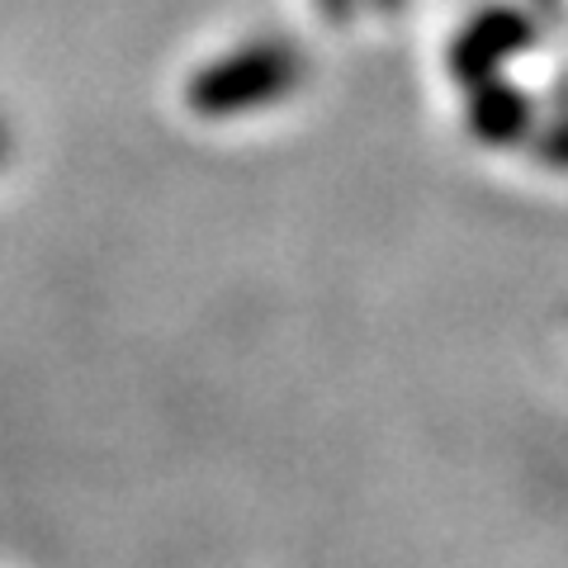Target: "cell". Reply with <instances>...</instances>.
Returning a JSON list of instances; mask_svg holds the SVG:
<instances>
[{
    "instance_id": "52a82bcc",
    "label": "cell",
    "mask_w": 568,
    "mask_h": 568,
    "mask_svg": "<svg viewBox=\"0 0 568 568\" xmlns=\"http://www.w3.org/2000/svg\"><path fill=\"white\" fill-rule=\"evenodd\" d=\"M545 6H555V0H545Z\"/></svg>"
},
{
    "instance_id": "3957f363",
    "label": "cell",
    "mask_w": 568,
    "mask_h": 568,
    "mask_svg": "<svg viewBox=\"0 0 568 568\" xmlns=\"http://www.w3.org/2000/svg\"><path fill=\"white\" fill-rule=\"evenodd\" d=\"M530 123V104L503 81H484L474 85L469 100V129L478 142H517Z\"/></svg>"
},
{
    "instance_id": "5b68a950",
    "label": "cell",
    "mask_w": 568,
    "mask_h": 568,
    "mask_svg": "<svg viewBox=\"0 0 568 568\" xmlns=\"http://www.w3.org/2000/svg\"><path fill=\"white\" fill-rule=\"evenodd\" d=\"M6 156H10V123L0 119V166H6Z\"/></svg>"
},
{
    "instance_id": "7a4b0ae2",
    "label": "cell",
    "mask_w": 568,
    "mask_h": 568,
    "mask_svg": "<svg viewBox=\"0 0 568 568\" xmlns=\"http://www.w3.org/2000/svg\"><path fill=\"white\" fill-rule=\"evenodd\" d=\"M530 43V20L521 10H484L478 20L455 39V52H450V67L459 81L469 85H484L497 77L511 52H521Z\"/></svg>"
},
{
    "instance_id": "277c9868",
    "label": "cell",
    "mask_w": 568,
    "mask_h": 568,
    "mask_svg": "<svg viewBox=\"0 0 568 568\" xmlns=\"http://www.w3.org/2000/svg\"><path fill=\"white\" fill-rule=\"evenodd\" d=\"M327 20H351V0H317Z\"/></svg>"
},
{
    "instance_id": "8992f818",
    "label": "cell",
    "mask_w": 568,
    "mask_h": 568,
    "mask_svg": "<svg viewBox=\"0 0 568 568\" xmlns=\"http://www.w3.org/2000/svg\"><path fill=\"white\" fill-rule=\"evenodd\" d=\"M375 6H384V10H394V6H398V0H375Z\"/></svg>"
},
{
    "instance_id": "6da1fadb",
    "label": "cell",
    "mask_w": 568,
    "mask_h": 568,
    "mask_svg": "<svg viewBox=\"0 0 568 568\" xmlns=\"http://www.w3.org/2000/svg\"><path fill=\"white\" fill-rule=\"evenodd\" d=\"M308 77V58L290 39H246L204 62L185 85V104L209 123L246 119L252 110L290 100Z\"/></svg>"
}]
</instances>
